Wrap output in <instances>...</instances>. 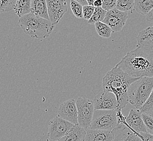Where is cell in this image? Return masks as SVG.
<instances>
[{
  "label": "cell",
  "mask_w": 153,
  "mask_h": 141,
  "mask_svg": "<svg viewBox=\"0 0 153 141\" xmlns=\"http://www.w3.org/2000/svg\"><path fill=\"white\" fill-rule=\"evenodd\" d=\"M116 66L133 78L153 77V50L137 45Z\"/></svg>",
  "instance_id": "6da1fadb"
},
{
  "label": "cell",
  "mask_w": 153,
  "mask_h": 141,
  "mask_svg": "<svg viewBox=\"0 0 153 141\" xmlns=\"http://www.w3.org/2000/svg\"><path fill=\"white\" fill-rule=\"evenodd\" d=\"M138 78L130 76L116 66L104 76L102 88L104 91L115 94L118 104V109L122 110L129 103L128 90L130 85Z\"/></svg>",
  "instance_id": "7a4b0ae2"
},
{
  "label": "cell",
  "mask_w": 153,
  "mask_h": 141,
  "mask_svg": "<svg viewBox=\"0 0 153 141\" xmlns=\"http://www.w3.org/2000/svg\"><path fill=\"white\" fill-rule=\"evenodd\" d=\"M19 24L27 35L40 39L48 37L56 26L50 20L37 16L32 13L20 18Z\"/></svg>",
  "instance_id": "3957f363"
},
{
  "label": "cell",
  "mask_w": 153,
  "mask_h": 141,
  "mask_svg": "<svg viewBox=\"0 0 153 141\" xmlns=\"http://www.w3.org/2000/svg\"><path fill=\"white\" fill-rule=\"evenodd\" d=\"M153 88V77L138 78L128 88V102L139 110L149 98Z\"/></svg>",
  "instance_id": "277c9868"
},
{
  "label": "cell",
  "mask_w": 153,
  "mask_h": 141,
  "mask_svg": "<svg viewBox=\"0 0 153 141\" xmlns=\"http://www.w3.org/2000/svg\"><path fill=\"white\" fill-rule=\"evenodd\" d=\"M117 124V109L94 110L90 129L112 131Z\"/></svg>",
  "instance_id": "5b68a950"
},
{
  "label": "cell",
  "mask_w": 153,
  "mask_h": 141,
  "mask_svg": "<svg viewBox=\"0 0 153 141\" xmlns=\"http://www.w3.org/2000/svg\"><path fill=\"white\" fill-rule=\"evenodd\" d=\"M78 123L86 131L90 128L94 112L93 101L86 98L79 97L76 100Z\"/></svg>",
  "instance_id": "8992f818"
},
{
  "label": "cell",
  "mask_w": 153,
  "mask_h": 141,
  "mask_svg": "<svg viewBox=\"0 0 153 141\" xmlns=\"http://www.w3.org/2000/svg\"><path fill=\"white\" fill-rule=\"evenodd\" d=\"M74 124L58 116L48 122V136L53 141H58L74 127Z\"/></svg>",
  "instance_id": "52a82bcc"
},
{
  "label": "cell",
  "mask_w": 153,
  "mask_h": 141,
  "mask_svg": "<svg viewBox=\"0 0 153 141\" xmlns=\"http://www.w3.org/2000/svg\"><path fill=\"white\" fill-rule=\"evenodd\" d=\"M128 18L127 12H122L115 8L107 11L102 22L111 28L112 33L118 32L123 30Z\"/></svg>",
  "instance_id": "ba28073f"
},
{
  "label": "cell",
  "mask_w": 153,
  "mask_h": 141,
  "mask_svg": "<svg viewBox=\"0 0 153 141\" xmlns=\"http://www.w3.org/2000/svg\"><path fill=\"white\" fill-rule=\"evenodd\" d=\"M50 20L56 26L68 12L67 0H46Z\"/></svg>",
  "instance_id": "9c48e42d"
},
{
  "label": "cell",
  "mask_w": 153,
  "mask_h": 141,
  "mask_svg": "<svg viewBox=\"0 0 153 141\" xmlns=\"http://www.w3.org/2000/svg\"><path fill=\"white\" fill-rule=\"evenodd\" d=\"M124 124L137 133L147 132L144 122L142 118V112L138 109H131L127 117H123L118 124Z\"/></svg>",
  "instance_id": "30bf717a"
},
{
  "label": "cell",
  "mask_w": 153,
  "mask_h": 141,
  "mask_svg": "<svg viewBox=\"0 0 153 141\" xmlns=\"http://www.w3.org/2000/svg\"><path fill=\"white\" fill-rule=\"evenodd\" d=\"M93 102L94 110H115L118 106L116 97L110 92L103 91L98 93Z\"/></svg>",
  "instance_id": "8fae6325"
},
{
  "label": "cell",
  "mask_w": 153,
  "mask_h": 141,
  "mask_svg": "<svg viewBox=\"0 0 153 141\" xmlns=\"http://www.w3.org/2000/svg\"><path fill=\"white\" fill-rule=\"evenodd\" d=\"M58 116L74 125L78 124L76 100L70 99L62 103L58 109Z\"/></svg>",
  "instance_id": "7c38bea8"
},
{
  "label": "cell",
  "mask_w": 153,
  "mask_h": 141,
  "mask_svg": "<svg viewBox=\"0 0 153 141\" xmlns=\"http://www.w3.org/2000/svg\"><path fill=\"white\" fill-rule=\"evenodd\" d=\"M112 132L114 135L112 141H142L137 132L124 124H118Z\"/></svg>",
  "instance_id": "4fadbf2b"
},
{
  "label": "cell",
  "mask_w": 153,
  "mask_h": 141,
  "mask_svg": "<svg viewBox=\"0 0 153 141\" xmlns=\"http://www.w3.org/2000/svg\"><path fill=\"white\" fill-rule=\"evenodd\" d=\"M113 138L112 131L90 129L86 130L85 141H112Z\"/></svg>",
  "instance_id": "5bb4252c"
},
{
  "label": "cell",
  "mask_w": 153,
  "mask_h": 141,
  "mask_svg": "<svg viewBox=\"0 0 153 141\" xmlns=\"http://www.w3.org/2000/svg\"><path fill=\"white\" fill-rule=\"evenodd\" d=\"M86 131L76 124L68 132L58 141H85Z\"/></svg>",
  "instance_id": "9a60e30c"
},
{
  "label": "cell",
  "mask_w": 153,
  "mask_h": 141,
  "mask_svg": "<svg viewBox=\"0 0 153 141\" xmlns=\"http://www.w3.org/2000/svg\"><path fill=\"white\" fill-rule=\"evenodd\" d=\"M30 10L34 15L50 20L46 0H32Z\"/></svg>",
  "instance_id": "2e32d148"
},
{
  "label": "cell",
  "mask_w": 153,
  "mask_h": 141,
  "mask_svg": "<svg viewBox=\"0 0 153 141\" xmlns=\"http://www.w3.org/2000/svg\"><path fill=\"white\" fill-rule=\"evenodd\" d=\"M138 45L153 50V27H149L138 33L137 36Z\"/></svg>",
  "instance_id": "e0dca14e"
},
{
  "label": "cell",
  "mask_w": 153,
  "mask_h": 141,
  "mask_svg": "<svg viewBox=\"0 0 153 141\" xmlns=\"http://www.w3.org/2000/svg\"><path fill=\"white\" fill-rule=\"evenodd\" d=\"M32 0H17L14 10L19 18L31 12Z\"/></svg>",
  "instance_id": "ac0fdd59"
},
{
  "label": "cell",
  "mask_w": 153,
  "mask_h": 141,
  "mask_svg": "<svg viewBox=\"0 0 153 141\" xmlns=\"http://www.w3.org/2000/svg\"><path fill=\"white\" fill-rule=\"evenodd\" d=\"M153 8V0H134V9L141 15H147Z\"/></svg>",
  "instance_id": "d6986e66"
},
{
  "label": "cell",
  "mask_w": 153,
  "mask_h": 141,
  "mask_svg": "<svg viewBox=\"0 0 153 141\" xmlns=\"http://www.w3.org/2000/svg\"><path fill=\"white\" fill-rule=\"evenodd\" d=\"M97 33L104 39H109L111 37L112 30L111 28L103 22H97L94 24Z\"/></svg>",
  "instance_id": "ffe728a7"
},
{
  "label": "cell",
  "mask_w": 153,
  "mask_h": 141,
  "mask_svg": "<svg viewBox=\"0 0 153 141\" xmlns=\"http://www.w3.org/2000/svg\"><path fill=\"white\" fill-rule=\"evenodd\" d=\"M107 11L102 7H96L91 19L88 21V24H94L97 22H102L106 16Z\"/></svg>",
  "instance_id": "44dd1931"
},
{
  "label": "cell",
  "mask_w": 153,
  "mask_h": 141,
  "mask_svg": "<svg viewBox=\"0 0 153 141\" xmlns=\"http://www.w3.org/2000/svg\"><path fill=\"white\" fill-rule=\"evenodd\" d=\"M134 0H117L116 8L122 12H130L134 10Z\"/></svg>",
  "instance_id": "7402d4cb"
},
{
  "label": "cell",
  "mask_w": 153,
  "mask_h": 141,
  "mask_svg": "<svg viewBox=\"0 0 153 141\" xmlns=\"http://www.w3.org/2000/svg\"><path fill=\"white\" fill-rule=\"evenodd\" d=\"M142 118L147 129V131L153 135V113H142Z\"/></svg>",
  "instance_id": "603a6c76"
},
{
  "label": "cell",
  "mask_w": 153,
  "mask_h": 141,
  "mask_svg": "<svg viewBox=\"0 0 153 141\" xmlns=\"http://www.w3.org/2000/svg\"><path fill=\"white\" fill-rule=\"evenodd\" d=\"M17 0H0V13L14 10Z\"/></svg>",
  "instance_id": "cb8c5ba5"
},
{
  "label": "cell",
  "mask_w": 153,
  "mask_h": 141,
  "mask_svg": "<svg viewBox=\"0 0 153 141\" xmlns=\"http://www.w3.org/2000/svg\"><path fill=\"white\" fill-rule=\"evenodd\" d=\"M70 7H71L72 13L76 18H78V19L83 18V15H82L83 6L82 4H80V3L74 0H71Z\"/></svg>",
  "instance_id": "d4e9b609"
},
{
  "label": "cell",
  "mask_w": 153,
  "mask_h": 141,
  "mask_svg": "<svg viewBox=\"0 0 153 141\" xmlns=\"http://www.w3.org/2000/svg\"><path fill=\"white\" fill-rule=\"evenodd\" d=\"M139 110L142 113H153V88L149 98Z\"/></svg>",
  "instance_id": "484cf974"
},
{
  "label": "cell",
  "mask_w": 153,
  "mask_h": 141,
  "mask_svg": "<svg viewBox=\"0 0 153 141\" xmlns=\"http://www.w3.org/2000/svg\"><path fill=\"white\" fill-rule=\"evenodd\" d=\"M94 9H95V7L94 6H89V5L83 6V8H82L83 19L86 20H89L94 13Z\"/></svg>",
  "instance_id": "4316f807"
},
{
  "label": "cell",
  "mask_w": 153,
  "mask_h": 141,
  "mask_svg": "<svg viewBox=\"0 0 153 141\" xmlns=\"http://www.w3.org/2000/svg\"><path fill=\"white\" fill-rule=\"evenodd\" d=\"M102 7L103 9L106 10V11L116 8L117 0H102Z\"/></svg>",
  "instance_id": "83f0119b"
},
{
  "label": "cell",
  "mask_w": 153,
  "mask_h": 141,
  "mask_svg": "<svg viewBox=\"0 0 153 141\" xmlns=\"http://www.w3.org/2000/svg\"><path fill=\"white\" fill-rule=\"evenodd\" d=\"M138 136L141 138L142 141H153V135L148 132L137 133Z\"/></svg>",
  "instance_id": "f1b7e54d"
},
{
  "label": "cell",
  "mask_w": 153,
  "mask_h": 141,
  "mask_svg": "<svg viewBox=\"0 0 153 141\" xmlns=\"http://www.w3.org/2000/svg\"><path fill=\"white\" fill-rule=\"evenodd\" d=\"M146 20L148 22L153 24V8L150 10L146 15Z\"/></svg>",
  "instance_id": "f546056e"
},
{
  "label": "cell",
  "mask_w": 153,
  "mask_h": 141,
  "mask_svg": "<svg viewBox=\"0 0 153 141\" xmlns=\"http://www.w3.org/2000/svg\"><path fill=\"white\" fill-rule=\"evenodd\" d=\"M102 6V0H95L94 3V6L95 8L100 7Z\"/></svg>",
  "instance_id": "4dcf8cb0"
},
{
  "label": "cell",
  "mask_w": 153,
  "mask_h": 141,
  "mask_svg": "<svg viewBox=\"0 0 153 141\" xmlns=\"http://www.w3.org/2000/svg\"><path fill=\"white\" fill-rule=\"evenodd\" d=\"M74 1H76L77 2L80 3V4H82V6L88 5V4L87 3L86 0H74Z\"/></svg>",
  "instance_id": "1f68e13d"
},
{
  "label": "cell",
  "mask_w": 153,
  "mask_h": 141,
  "mask_svg": "<svg viewBox=\"0 0 153 141\" xmlns=\"http://www.w3.org/2000/svg\"><path fill=\"white\" fill-rule=\"evenodd\" d=\"M86 1H87V3L88 4V5L94 6V3L95 0H86Z\"/></svg>",
  "instance_id": "d6a6232c"
}]
</instances>
